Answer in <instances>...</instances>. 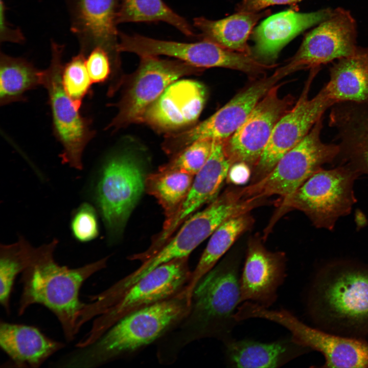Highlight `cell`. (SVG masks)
Returning <instances> with one entry per match:
<instances>
[{
  "label": "cell",
  "instance_id": "6da1fadb",
  "mask_svg": "<svg viewBox=\"0 0 368 368\" xmlns=\"http://www.w3.org/2000/svg\"><path fill=\"white\" fill-rule=\"evenodd\" d=\"M239 261L227 258L205 274L194 288L187 313L156 342V357L163 365L174 363L191 342L214 338L223 343L232 339L241 303Z\"/></svg>",
  "mask_w": 368,
  "mask_h": 368
},
{
  "label": "cell",
  "instance_id": "7a4b0ae2",
  "mask_svg": "<svg viewBox=\"0 0 368 368\" xmlns=\"http://www.w3.org/2000/svg\"><path fill=\"white\" fill-rule=\"evenodd\" d=\"M58 242L54 239L38 247L32 262L21 273L18 313L21 315L34 304L45 307L56 316L66 340L71 341L83 325L87 304L80 300V289L87 279L106 266L108 257L75 268L61 266L54 258Z\"/></svg>",
  "mask_w": 368,
  "mask_h": 368
},
{
  "label": "cell",
  "instance_id": "3957f363",
  "mask_svg": "<svg viewBox=\"0 0 368 368\" xmlns=\"http://www.w3.org/2000/svg\"><path fill=\"white\" fill-rule=\"evenodd\" d=\"M186 289L121 318L91 344L66 356L62 367L98 366L131 356L157 342L188 311Z\"/></svg>",
  "mask_w": 368,
  "mask_h": 368
},
{
  "label": "cell",
  "instance_id": "277c9868",
  "mask_svg": "<svg viewBox=\"0 0 368 368\" xmlns=\"http://www.w3.org/2000/svg\"><path fill=\"white\" fill-rule=\"evenodd\" d=\"M312 319L337 333H368V267L350 262L328 265L317 274L308 297Z\"/></svg>",
  "mask_w": 368,
  "mask_h": 368
},
{
  "label": "cell",
  "instance_id": "5b68a950",
  "mask_svg": "<svg viewBox=\"0 0 368 368\" xmlns=\"http://www.w3.org/2000/svg\"><path fill=\"white\" fill-rule=\"evenodd\" d=\"M145 180L139 162L123 153L108 157L93 176L89 197L110 236L123 228L145 189Z\"/></svg>",
  "mask_w": 368,
  "mask_h": 368
},
{
  "label": "cell",
  "instance_id": "8992f818",
  "mask_svg": "<svg viewBox=\"0 0 368 368\" xmlns=\"http://www.w3.org/2000/svg\"><path fill=\"white\" fill-rule=\"evenodd\" d=\"M361 174L347 165L319 169L290 197L281 200L279 213H304L317 228L332 230L338 219L350 213L357 200L353 187Z\"/></svg>",
  "mask_w": 368,
  "mask_h": 368
},
{
  "label": "cell",
  "instance_id": "52a82bcc",
  "mask_svg": "<svg viewBox=\"0 0 368 368\" xmlns=\"http://www.w3.org/2000/svg\"><path fill=\"white\" fill-rule=\"evenodd\" d=\"M254 198H246L241 189L228 190L217 197L204 210L194 213L181 225L172 237L156 252L142 262L131 273L137 282L157 267L173 260L189 257L190 253L224 221L233 217L249 213L259 206Z\"/></svg>",
  "mask_w": 368,
  "mask_h": 368
},
{
  "label": "cell",
  "instance_id": "ba28073f",
  "mask_svg": "<svg viewBox=\"0 0 368 368\" xmlns=\"http://www.w3.org/2000/svg\"><path fill=\"white\" fill-rule=\"evenodd\" d=\"M321 118L307 135L285 153L264 177L242 188L245 197L266 198L291 196L312 175L326 164L337 159V144L324 143L320 137Z\"/></svg>",
  "mask_w": 368,
  "mask_h": 368
},
{
  "label": "cell",
  "instance_id": "9c48e42d",
  "mask_svg": "<svg viewBox=\"0 0 368 368\" xmlns=\"http://www.w3.org/2000/svg\"><path fill=\"white\" fill-rule=\"evenodd\" d=\"M50 45L51 59L48 68L41 70V85L47 90L54 133L63 147L60 154L62 163L81 170L84 150L95 132L90 120L80 113L63 86L64 45L54 40Z\"/></svg>",
  "mask_w": 368,
  "mask_h": 368
},
{
  "label": "cell",
  "instance_id": "30bf717a",
  "mask_svg": "<svg viewBox=\"0 0 368 368\" xmlns=\"http://www.w3.org/2000/svg\"><path fill=\"white\" fill-rule=\"evenodd\" d=\"M189 257L176 259L152 270L131 286L119 301L98 316L91 329L80 343L87 346L96 341L107 329L125 316L163 301L186 288L192 271Z\"/></svg>",
  "mask_w": 368,
  "mask_h": 368
},
{
  "label": "cell",
  "instance_id": "8fae6325",
  "mask_svg": "<svg viewBox=\"0 0 368 368\" xmlns=\"http://www.w3.org/2000/svg\"><path fill=\"white\" fill-rule=\"evenodd\" d=\"M285 65L269 76L254 80L209 118L186 130L168 135L164 150L176 153L196 140H225L244 122L263 97L285 77L294 73Z\"/></svg>",
  "mask_w": 368,
  "mask_h": 368
},
{
  "label": "cell",
  "instance_id": "7c38bea8",
  "mask_svg": "<svg viewBox=\"0 0 368 368\" xmlns=\"http://www.w3.org/2000/svg\"><path fill=\"white\" fill-rule=\"evenodd\" d=\"M202 70L176 59L141 57L139 65L118 104V112L108 127L118 129L132 123H143L147 109L171 84Z\"/></svg>",
  "mask_w": 368,
  "mask_h": 368
},
{
  "label": "cell",
  "instance_id": "4fadbf2b",
  "mask_svg": "<svg viewBox=\"0 0 368 368\" xmlns=\"http://www.w3.org/2000/svg\"><path fill=\"white\" fill-rule=\"evenodd\" d=\"M319 70H310L298 100L277 124L268 143L254 168L251 183L269 174L284 155L298 144L323 117L325 112L335 104L324 86L314 97L309 98L311 84Z\"/></svg>",
  "mask_w": 368,
  "mask_h": 368
},
{
  "label": "cell",
  "instance_id": "5bb4252c",
  "mask_svg": "<svg viewBox=\"0 0 368 368\" xmlns=\"http://www.w3.org/2000/svg\"><path fill=\"white\" fill-rule=\"evenodd\" d=\"M259 316L285 328L300 346L321 353L325 360L324 367H368V342L360 338L311 327L284 309L262 307Z\"/></svg>",
  "mask_w": 368,
  "mask_h": 368
},
{
  "label": "cell",
  "instance_id": "9a60e30c",
  "mask_svg": "<svg viewBox=\"0 0 368 368\" xmlns=\"http://www.w3.org/2000/svg\"><path fill=\"white\" fill-rule=\"evenodd\" d=\"M285 83L272 87L233 134L223 140L231 165L244 162L254 168L258 163L277 124L295 103L292 95H279V89Z\"/></svg>",
  "mask_w": 368,
  "mask_h": 368
},
{
  "label": "cell",
  "instance_id": "2e32d148",
  "mask_svg": "<svg viewBox=\"0 0 368 368\" xmlns=\"http://www.w3.org/2000/svg\"><path fill=\"white\" fill-rule=\"evenodd\" d=\"M357 25L352 14L341 8L305 35L287 64L295 72L320 68L323 65L352 54L356 45Z\"/></svg>",
  "mask_w": 368,
  "mask_h": 368
},
{
  "label": "cell",
  "instance_id": "e0dca14e",
  "mask_svg": "<svg viewBox=\"0 0 368 368\" xmlns=\"http://www.w3.org/2000/svg\"><path fill=\"white\" fill-rule=\"evenodd\" d=\"M118 49L120 53H134L140 57L167 56L202 70L215 67L236 70L241 60L239 53L204 40L182 42L154 39L139 34L129 35L120 32Z\"/></svg>",
  "mask_w": 368,
  "mask_h": 368
},
{
  "label": "cell",
  "instance_id": "ac0fdd59",
  "mask_svg": "<svg viewBox=\"0 0 368 368\" xmlns=\"http://www.w3.org/2000/svg\"><path fill=\"white\" fill-rule=\"evenodd\" d=\"M71 31L80 52L86 56L96 47L109 54L113 67L118 66L119 33L116 23L118 0H65Z\"/></svg>",
  "mask_w": 368,
  "mask_h": 368
},
{
  "label": "cell",
  "instance_id": "d6986e66",
  "mask_svg": "<svg viewBox=\"0 0 368 368\" xmlns=\"http://www.w3.org/2000/svg\"><path fill=\"white\" fill-rule=\"evenodd\" d=\"M231 166L224 150L223 140H213L210 155L195 175L186 199L177 211L166 219L162 230L152 241L151 246L154 250L161 248L199 208L217 198Z\"/></svg>",
  "mask_w": 368,
  "mask_h": 368
},
{
  "label": "cell",
  "instance_id": "ffe728a7",
  "mask_svg": "<svg viewBox=\"0 0 368 368\" xmlns=\"http://www.w3.org/2000/svg\"><path fill=\"white\" fill-rule=\"evenodd\" d=\"M206 96V89L201 83L178 80L147 109L143 123L159 131H172L190 125L200 116Z\"/></svg>",
  "mask_w": 368,
  "mask_h": 368
},
{
  "label": "cell",
  "instance_id": "44dd1931",
  "mask_svg": "<svg viewBox=\"0 0 368 368\" xmlns=\"http://www.w3.org/2000/svg\"><path fill=\"white\" fill-rule=\"evenodd\" d=\"M286 277L284 254L269 251L258 240L249 241L240 278L241 303L250 301L269 308Z\"/></svg>",
  "mask_w": 368,
  "mask_h": 368
},
{
  "label": "cell",
  "instance_id": "7402d4cb",
  "mask_svg": "<svg viewBox=\"0 0 368 368\" xmlns=\"http://www.w3.org/2000/svg\"><path fill=\"white\" fill-rule=\"evenodd\" d=\"M333 9L309 13L288 10L270 16L251 33V55L259 61L275 64L280 52L293 38L328 17Z\"/></svg>",
  "mask_w": 368,
  "mask_h": 368
},
{
  "label": "cell",
  "instance_id": "603a6c76",
  "mask_svg": "<svg viewBox=\"0 0 368 368\" xmlns=\"http://www.w3.org/2000/svg\"><path fill=\"white\" fill-rule=\"evenodd\" d=\"M329 123L339 141L337 159L368 175V105L336 103L331 107Z\"/></svg>",
  "mask_w": 368,
  "mask_h": 368
},
{
  "label": "cell",
  "instance_id": "cb8c5ba5",
  "mask_svg": "<svg viewBox=\"0 0 368 368\" xmlns=\"http://www.w3.org/2000/svg\"><path fill=\"white\" fill-rule=\"evenodd\" d=\"M223 345L225 362L234 367H279L310 350L291 336L270 342L233 338Z\"/></svg>",
  "mask_w": 368,
  "mask_h": 368
},
{
  "label": "cell",
  "instance_id": "d4e9b609",
  "mask_svg": "<svg viewBox=\"0 0 368 368\" xmlns=\"http://www.w3.org/2000/svg\"><path fill=\"white\" fill-rule=\"evenodd\" d=\"M0 346L16 366L36 368L65 344L35 327L1 322Z\"/></svg>",
  "mask_w": 368,
  "mask_h": 368
},
{
  "label": "cell",
  "instance_id": "484cf974",
  "mask_svg": "<svg viewBox=\"0 0 368 368\" xmlns=\"http://www.w3.org/2000/svg\"><path fill=\"white\" fill-rule=\"evenodd\" d=\"M324 86L336 103L368 105V48L357 47L351 55L336 60Z\"/></svg>",
  "mask_w": 368,
  "mask_h": 368
},
{
  "label": "cell",
  "instance_id": "4316f807",
  "mask_svg": "<svg viewBox=\"0 0 368 368\" xmlns=\"http://www.w3.org/2000/svg\"><path fill=\"white\" fill-rule=\"evenodd\" d=\"M270 13V10L254 13L237 12L216 20L197 17L193 20V27L200 33L198 37L201 40L230 51L251 55V48L247 43L249 36L258 21Z\"/></svg>",
  "mask_w": 368,
  "mask_h": 368
},
{
  "label": "cell",
  "instance_id": "83f0119b",
  "mask_svg": "<svg viewBox=\"0 0 368 368\" xmlns=\"http://www.w3.org/2000/svg\"><path fill=\"white\" fill-rule=\"evenodd\" d=\"M253 223L252 217L246 213L225 220L213 233L186 288L190 301L198 281L215 266L238 238L248 230Z\"/></svg>",
  "mask_w": 368,
  "mask_h": 368
},
{
  "label": "cell",
  "instance_id": "f1b7e54d",
  "mask_svg": "<svg viewBox=\"0 0 368 368\" xmlns=\"http://www.w3.org/2000/svg\"><path fill=\"white\" fill-rule=\"evenodd\" d=\"M41 70L21 57L0 54V104L1 106L25 101V93L41 85Z\"/></svg>",
  "mask_w": 368,
  "mask_h": 368
},
{
  "label": "cell",
  "instance_id": "f546056e",
  "mask_svg": "<svg viewBox=\"0 0 368 368\" xmlns=\"http://www.w3.org/2000/svg\"><path fill=\"white\" fill-rule=\"evenodd\" d=\"M163 21L188 37H197L194 27L174 11L163 0H118V25L126 22Z\"/></svg>",
  "mask_w": 368,
  "mask_h": 368
},
{
  "label": "cell",
  "instance_id": "4dcf8cb0",
  "mask_svg": "<svg viewBox=\"0 0 368 368\" xmlns=\"http://www.w3.org/2000/svg\"><path fill=\"white\" fill-rule=\"evenodd\" d=\"M194 176L180 171L158 170L146 177L145 189L161 205L166 219L172 216L182 203Z\"/></svg>",
  "mask_w": 368,
  "mask_h": 368
},
{
  "label": "cell",
  "instance_id": "1f68e13d",
  "mask_svg": "<svg viewBox=\"0 0 368 368\" xmlns=\"http://www.w3.org/2000/svg\"><path fill=\"white\" fill-rule=\"evenodd\" d=\"M37 251L25 238L0 246V303L5 311H10V296L14 280L31 263Z\"/></svg>",
  "mask_w": 368,
  "mask_h": 368
},
{
  "label": "cell",
  "instance_id": "d6a6232c",
  "mask_svg": "<svg viewBox=\"0 0 368 368\" xmlns=\"http://www.w3.org/2000/svg\"><path fill=\"white\" fill-rule=\"evenodd\" d=\"M86 57L79 52L63 65L62 72L64 89L78 110L83 99L90 93L93 84L86 66Z\"/></svg>",
  "mask_w": 368,
  "mask_h": 368
},
{
  "label": "cell",
  "instance_id": "836d02e7",
  "mask_svg": "<svg viewBox=\"0 0 368 368\" xmlns=\"http://www.w3.org/2000/svg\"><path fill=\"white\" fill-rule=\"evenodd\" d=\"M213 140H196L176 153L167 164L158 170H177L195 176L208 159L212 148Z\"/></svg>",
  "mask_w": 368,
  "mask_h": 368
},
{
  "label": "cell",
  "instance_id": "e575fe53",
  "mask_svg": "<svg viewBox=\"0 0 368 368\" xmlns=\"http://www.w3.org/2000/svg\"><path fill=\"white\" fill-rule=\"evenodd\" d=\"M70 229L74 238L86 243L95 239L99 234L97 210L94 205L83 202L72 213Z\"/></svg>",
  "mask_w": 368,
  "mask_h": 368
},
{
  "label": "cell",
  "instance_id": "d590c367",
  "mask_svg": "<svg viewBox=\"0 0 368 368\" xmlns=\"http://www.w3.org/2000/svg\"><path fill=\"white\" fill-rule=\"evenodd\" d=\"M85 63L93 83L106 81L113 67L109 54L100 47H96L90 51L86 57Z\"/></svg>",
  "mask_w": 368,
  "mask_h": 368
},
{
  "label": "cell",
  "instance_id": "8d00e7d4",
  "mask_svg": "<svg viewBox=\"0 0 368 368\" xmlns=\"http://www.w3.org/2000/svg\"><path fill=\"white\" fill-rule=\"evenodd\" d=\"M7 7L4 0H0V41L22 44L25 37L21 29L15 27L7 21Z\"/></svg>",
  "mask_w": 368,
  "mask_h": 368
},
{
  "label": "cell",
  "instance_id": "74e56055",
  "mask_svg": "<svg viewBox=\"0 0 368 368\" xmlns=\"http://www.w3.org/2000/svg\"><path fill=\"white\" fill-rule=\"evenodd\" d=\"M303 0H242L237 5V12L254 13L260 12L274 5L294 4Z\"/></svg>",
  "mask_w": 368,
  "mask_h": 368
},
{
  "label": "cell",
  "instance_id": "f35d334b",
  "mask_svg": "<svg viewBox=\"0 0 368 368\" xmlns=\"http://www.w3.org/2000/svg\"><path fill=\"white\" fill-rule=\"evenodd\" d=\"M251 168L244 162L232 164L228 170L226 180L229 183L241 185L248 182L251 176Z\"/></svg>",
  "mask_w": 368,
  "mask_h": 368
}]
</instances>
